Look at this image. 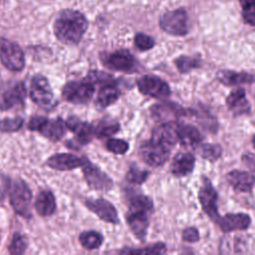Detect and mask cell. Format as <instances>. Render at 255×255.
<instances>
[{"label":"cell","instance_id":"obj_37","mask_svg":"<svg viewBox=\"0 0 255 255\" xmlns=\"http://www.w3.org/2000/svg\"><path fill=\"white\" fill-rule=\"evenodd\" d=\"M107 148L116 154H124L128 151V144L124 139L110 138L107 141Z\"/></svg>","mask_w":255,"mask_h":255},{"label":"cell","instance_id":"obj_27","mask_svg":"<svg viewBox=\"0 0 255 255\" xmlns=\"http://www.w3.org/2000/svg\"><path fill=\"white\" fill-rule=\"evenodd\" d=\"M119 96L120 92L115 86V83L104 85L99 91L97 102L102 108H106L114 104L119 99Z\"/></svg>","mask_w":255,"mask_h":255},{"label":"cell","instance_id":"obj_41","mask_svg":"<svg viewBox=\"0 0 255 255\" xmlns=\"http://www.w3.org/2000/svg\"><path fill=\"white\" fill-rule=\"evenodd\" d=\"M182 238L184 241H187L189 243H193L198 241L199 239V233L196 228L194 227H188L183 230L182 232Z\"/></svg>","mask_w":255,"mask_h":255},{"label":"cell","instance_id":"obj_5","mask_svg":"<svg viewBox=\"0 0 255 255\" xmlns=\"http://www.w3.org/2000/svg\"><path fill=\"white\" fill-rule=\"evenodd\" d=\"M95 93V85L84 78L82 81L67 83L62 91L64 100L73 104H85L89 102Z\"/></svg>","mask_w":255,"mask_h":255},{"label":"cell","instance_id":"obj_7","mask_svg":"<svg viewBox=\"0 0 255 255\" xmlns=\"http://www.w3.org/2000/svg\"><path fill=\"white\" fill-rule=\"evenodd\" d=\"M103 64L114 71H122L132 73L135 70V60L128 50H118L112 53H104L101 55Z\"/></svg>","mask_w":255,"mask_h":255},{"label":"cell","instance_id":"obj_40","mask_svg":"<svg viewBox=\"0 0 255 255\" xmlns=\"http://www.w3.org/2000/svg\"><path fill=\"white\" fill-rule=\"evenodd\" d=\"M130 253H144V254H161L165 252V245L163 243H155L149 245L144 249H136V250H129Z\"/></svg>","mask_w":255,"mask_h":255},{"label":"cell","instance_id":"obj_3","mask_svg":"<svg viewBox=\"0 0 255 255\" xmlns=\"http://www.w3.org/2000/svg\"><path fill=\"white\" fill-rule=\"evenodd\" d=\"M0 61L10 71L19 72L25 67V56L21 47L6 38H0Z\"/></svg>","mask_w":255,"mask_h":255},{"label":"cell","instance_id":"obj_16","mask_svg":"<svg viewBox=\"0 0 255 255\" xmlns=\"http://www.w3.org/2000/svg\"><path fill=\"white\" fill-rule=\"evenodd\" d=\"M66 127L76 134L77 142L79 144H86L90 142L95 134V127L89 123L82 122L75 117H70L68 119Z\"/></svg>","mask_w":255,"mask_h":255},{"label":"cell","instance_id":"obj_6","mask_svg":"<svg viewBox=\"0 0 255 255\" xmlns=\"http://www.w3.org/2000/svg\"><path fill=\"white\" fill-rule=\"evenodd\" d=\"M139 155L145 163L151 166H160L167 161L169 157V148L150 138L140 145Z\"/></svg>","mask_w":255,"mask_h":255},{"label":"cell","instance_id":"obj_42","mask_svg":"<svg viewBox=\"0 0 255 255\" xmlns=\"http://www.w3.org/2000/svg\"><path fill=\"white\" fill-rule=\"evenodd\" d=\"M46 121H47V118H45V117H33V118H31V120L28 124V128L30 130L38 131Z\"/></svg>","mask_w":255,"mask_h":255},{"label":"cell","instance_id":"obj_12","mask_svg":"<svg viewBox=\"0 0 255 255\" xmlns=\"http://www.w3.org/2000/svg\"><path fill=\"white\" fill-rule=\"evenodd\" d=\"M26 97L25 85L22 82H16L8 85L0 93V110L5 111L18 105H22Z\"/></svg>","mask_w":255,"mask_h":255},{"label":"cell","instance_id":"obj_15","mask_svg":"<svg viewBox=\"0 0 255 255\" xmlns=\"http://www.w3.org/2000/svg\"><path fill=\"white\" fill-rule=\"evenodd\" d=\"M251 218L246 213H228L219 218L217 224L224 232L245 230L250 226Z\"/></svg>","mask_w":255,"mask_h":255},{"label":"cell","instance_id":"obj_31","mask_svg":"<svg viewBox=\"0 0 255 255\" xmlns=\"http://www.w3.org/2000/svg\"><path fill=\"white\" fill-rule=\"evenodd\" d=\"M242 17L245 23L255 26V0H239Z\"/></svg>","mask_w":255,"mask_h":255},{"label":"cell","instance_id":"obj_38","mask_svg":"<svg viewBox=\"0 0 255 255\" xmlns=\"http://www.w3.org/2000/svg\"><path fill=\"white\" fill-rule=\"evenodd\" d=\"M154 40L144 33H137L134 37V45L140 51L149 50L154 46Z\"/></svg>","mask_w":255,"mask_h":255},{"label":"cell","instance_id":"obj_2","mask_svg":"<svg viewBox=\"0 0 255 255\" xmlns=\"http://www.w3.org/2000/svg\"><path fill=\"white\" fill-rule=\"evenodd\" d=\"M9 197L10 203L16 213L25 218L31 216L32 193L25 181L21 179L14 180L10 185Z\"/></svg>","mask_w":255,"mask_h":255},{"label":"cell","instance_id":"obj_43","mask_svg":"<svg viewBox=\"0 0 255 255\" xmlns=\"http://www.w3.org/2000/svg\"><path fill=\"white\" fill-rule=\"evenodd\" d=\"M252 143H253V146H254V148H255V134H254V136H253V138H252Z\"/></svg>","mask_w":255,"mask_h":255},{"label":"cell","instance_id":"obj_11","mask_svg":"<svg viewBox=\"0 0 255 255\" xmlns=\"http://www.w3.org/2000/svg\"><path fill=\"white\" fill-rule=\"evenodd\" d=\"M137 88L141 94L152 98H165L170 94L168 84L156 76L141 77L137 81Z\"/></svg>","mask_w":255,"mask_h":255},{"label":"cell","instance_id":"obj_26","mask_svg":"<svg viewBox=\"0 0 255 255\" xmlns=\"http://www.w3.org/2000/svg\"><path fill=\"white\" fill-rule=\"evenodd\" d=\"M35 209L41 216L53 214L56 209V201L53 193L48 190L39 192L35 200Z\"/></svg>","mask_w":255,"mask_h":255},{"label":"cell","instance_id":"obj_30","mask_svg":"<svg viewBox=\"0 0 255 255\" xmlns=\"http://www.w3.org/2000/svg\"><path fill=\"white\" fill-rule=\"evenodd\" d=\"M174 64L178 71L181 73H187L193 69L200 67L199 59L195 57H188V56H180L174 60Z\"/></svg>","mask_w":255,"mask_h":255},{"label":"cell","instance_id":"obj_17","mask_svg":"<svg viewBox=\"0 0 255 255\" xmlns=\"http://www.w3.org/2000/svg\"><path fill=\"white\" fill-rule=\"evenodd\" d=\"M151 114L157 121H164L165 123L175 121L179 117L185 116L187 113L184 109L174 103H164L152 107Z\"/></svg>","mask_w":255,"mask_h":255},{"label":"cell","instance_id":"obj_35","mask_svg":"<svg viewBox=\"0 0 255 255\" xmlns=\"http://www.w3.org/2000/svg\"><path fill=\"white\" fill-rule=\"evenodd\" d=\"M221 155V146L219 144L204 143L201 146V156L205 159L214 161Z\"/></svg>","mask_w":255,"mask_h":255},{"label":"cell","instance_id":"obj_22","mask_svg":"<svg viewBox=\"0 0 255 255\" xmlns=\"http://www.w3.org/2000/svg\"><path fill=\"white\" fill-rule=\"evenodd\" d=\"M226 104L228 109L236 116L247 114L250 111V105L246 100L245 91L243 89L232 91L226 99Z\"/></svg>","mask_w":255,"mask_h":255},{"label":"cell","instance_id":"obj_4","mask_svg":"<svg viewBox=\"0 0 255 255\" xmlns=\"http://www.w3.org/2000/svg\"><path fill=\"white\" fill-rule=\"evenodd\" d=\"M159 27L165 33L173 36H184L188 33L187 13L183 8H177L161 15Z\"/></svg>","mask_w":255,"mask_h":255},{"label":"cell","instance_id":"obj_8","mask_svg":"<svg viewBox=\"0 0 255 255\" xmlns=\"http://www.w3.org/2000/svg\"><path fill=\"white\" fill-rule=\"evenodd\" d=\"M82 169L85 180L91 188L97 190H109L113 187V180L108 176V174L102 171L86 157H84Z\"/></svg>","mask_w":255,"mask_h":255},{"label":"cell","instance_id":"obj_23","mask_svg":"<svg viewBox=\"0 0 255 255\" xmlns=\"http://www.w3.org/2000/svg\"><path fill=\"white\" fill-rule=\"evenodd\" d=\"M38 131L51 141H58L65 134L66 124L60 118L52 121L47 119Z\"/></svg>","mask_w":255,"mask_h":255},{"label":"cell","instance_id":"obj_14","mask_svg":"<svg viewBox=\"0 0 255 255\" xmlns=\"http://www.w3.org/2000/svg\"><path fill=\"white\" fill-rule=\"evenodd\" d=\"M86 206L92 212L96 213L102 220L110 223H118V212L114 205L104 198L88 199L86 200Z\"/></svg>","mask_w":255,"mask_h":255},{"label":"cell","instance_id":"obj_32","mask_svg":"<svg viewBox=\"0 0 255 255\" xmlns=\"http://www.w3.org/2000/svg\"><path fill=\"white\" fill-rule=\"evenodd\" d=\"M23 119L20 117L6 118L0 121V131L2 132H14L19 130L23 126Z\"/></svg>","mask_w":255,"mask_h":255},{"label":"cell","instance_id":"obj_13","mask_svg":"<svg viewBox=\"0 0 255 255\" xmlns=\"http://www.w3.org/2000/svg\"><path fill=\"white\" fill-rule=\"evenodd\" d=\"M177 121L165 122L152 130L151 138L162 143L169 149L178 142Z\"/></svg>","mask_w":255,"mask_h":255},{"label":"cell","instance_id":"obj_36","mask_svg":"<svg viewBox=\"0 0 255 255\" xmlns=\"http://www.w3.org/2000/svg\"><path fill=\"white\" fill-rule=\"evenodd\" d=\"M149 172L147 170H141L136 168L135 166H130L128 171L127 172V180L130 183L140 184L142 183L148 176Z\"/></svg>","mask_w":255,"mask_h":255},{"label":"cell","instance_id":"obj_10","mask_svg":"<svg viewBox=\"0 0 255 255\" xmlns=\"http://www.w3.org/2000/svg\"><path fill=\"white\" fill-rule=\"evenodd\" d=\"M203 184L201 185L199 192H198V198L199 202L202 206V209L204 212L215 222L217 223L220 214L217 210V192L215 191L214 187L212 186L211 182L207 177H203Z\"/></svg>","mask_w":255,"mask_h":255},{"label":"cell","instance_id":"obj_33","mask_svg":"<svg viewBox=\"0 0 255 255\" xmlns=\"http://www.w3.org/2000/svg\"><path fill=\"white\" fill-rule=\"evenodd\" d=\"M85 78L87 80H89L91 83H93L95 86L96 85L104 86V85L115 83L114 78L111 75H109L107 73H104V72H99V71L90 72Z\"/></svg>","mask_w":255,"mask_h":255},{"label":"cell","instance_id":"obj_29","mask_svg":"<svg viewBox=\"0 0 255 255\" xmlns=\"http://www.w3.org/2000/svg\"><path fill=\"white\" fill-rule=\"evenodd\" d=\"M152 201L149 197L142 194H133L129 198V210L143 211L148 213L152 209Z\"/></svg>","mask_w":255,"mask_h":255},{"label":"cell","instance_id":"obj_44","mask_svg":"<svg viewBox=\"0 0 255 255\" xmlns=\"http://www.w3.org/2000/svg\"><path fill=\"white\" fill-rule=\"evenodd\" d=\"M0 1H2V0H0Z\"/></svg>","mask_w":255,"mask_h":255},{"label":"cell","instance_id":"obj_20","mask_svg":"<svg viewBox=\"0 0 255 255\" xmlns=\"http://www.w3.org/2000/svg\"><path fill=\"white\" fill-rule=\"evenodd\" d=\"M127 221L134 236L142 240L145 237L146 230L148 227L147 213L143 211L129 210L127 216Z\"/></svg>","mask_w":255,"mask_h":255},{"label":"cell","instance_id":"obj_21","mask_svg":"<svg viewBox=\"0 0 255 255\" xmlns=\"http://www.w3.org/2000/svg\"><path fill=\"white\" fill-rule=\"evenodd\" d=\"M194 156L189 152H179L175 154L171 162V172L177 176L189 174L194 167Z\"/></svg>","mask_w":255,"mask_h":255},{"label":"cell","instance_id":"obj_1","mask_svg":"<svg viewBox=\"0 0 255 255\" xmlns=\"http://www.w3.org/2000/svg\"><path fill=\"white\" fill-rule=\"evenodd\" d=\"M88 26V19L81 11L69 8L58 13L53 23V31L61 43L76 45L83 39Z\"/></svg>","mask_w":255,"mask_h":255},{"label":"cell","instance_id":"obj_19","mask_svg":"<svg viewBox=\"0 0 255 255\" xmlns=\"http://www.w3.org/2000/svg\"><path fill=\"white\" fill-rule=\"evenodd\" d=\"M227 180L234 189L240 192H249L255 183V177L253 174L238 169L228 172Z\"/></svg>","mask_w":255,"mask_h":255},{"label":"cell","instance_id":"obj_18","mask_svg":"<svg viewBox=\"0 0 255 255\" xmlns=\"http://www.w3.org/2000/svg\"><path fill=\"white\" fill-rule=\"evenodd\" d=\"M84 157L73 153H56L48 158L47 164L57 170H71L82 166Z\"/></svg>","mask_w":255,"mask_h":255},{"label":"cell","instance_id":"obj_39","mask_svg":"<svg viewBox=\"0 0 255 255\" xmlns=\"http://www.w3.org/2000/svg\"><path fill=\"white\" fill-rule=\"evenodd\" d=\"M120 128L119 124H102L99 125L97 128H95V134L98 137H105L110 136L114 133H116Z\"/></svg>","mask_w":255,"mask_h":255},{"label":"cell","instance_id":"obj_9","mask_svg":"<svg viewBox=\"0 0 255 255\" xmlns=\"http://www.w3.org/2000/svg\"><path fill=\"white\" fill-rule=\"evenodd\" d=\"M30 97L37 105L48 108L53 105L54 96L48 80L40 74L35 75L31 81Z\"/></svg>","mask_w":255,"mask_h":255},{"label":"cell","instance_id":"obj_28","mask_svg":"<svg viewBox=\"0 0 255 255\" xmlns=\"http://www.w3.org/2000/svg\"><path fill=\"white\" fill-rule=\"evenodd\" d=\"M81 245L89 250L99 248L103 243V236L96 231H85L79 236Z\"/></svg>","mask_w":255,"mask_h":255},{"label":"cell","instance_id":"obj_34","mask_svg":"<svg viewBox=\"0 0 255 255\" xmlns=\"http://www.w3.org/2000/svg\"><path fill=\"white\" fill-rule=\"evenodd\" d=\"M27 249V240L20 233H15L9 245V252L11 254H23Z\"/></svg>","mask_w":255,"mask_h":255},{"label":"cell","instance_id":"obj_24","mask_svg":"<svg viewBox=\"0 0 255 255\" xmlns=\"http://www.w3.org/2000/svg\"><path fill=\"white\" fill-rule=\"evenodd\" d=\"M178 142L184 146H194L202 140L199 130L191 125L178 122Z\"/></svg>","mask_w":255,"mask_h":255},{"label":"cell","instance_id":"obj_25","mask_svg":"<svg viewBox=\"0 0 255 255\" xmlns=\"http://www.w3.org/2000/svg\"><path fill=\"white\" fill-rule=\"evenodd\" d=\"M219 82L226 86H238L242 84H250L254 81V76L245 72L222 71L217 75Z\"/></svg>","mask_w":255,"mask_h":255}]
</instances>
